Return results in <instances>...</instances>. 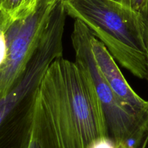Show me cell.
Masks as SVG:
<instances>
[{
    "label": "cell",
    "instance_id": "cell-1",
    "mask_svg": "<svg viewBox=\"0 0 148 148\" xmlns=\"http://www.w3.org/2000/svg\"><path fill=\"white\" fill-rule=\"evenodd\" d=\"M33 116L51 148H89L108 137L102 104L86 68L59 57L43 75Z\"/></svg>",
    "mask_w": 148,
    "mask_h": 148
},
{
    "label": "cell",
    "instance_id": "cell-2",
    "mask_svg": "<svg viewBox=\"0 0 148 148\" xmlns=\"http://www.w3.org/2000/svg\"><path fill=\"white\" fill-rule=\"evenodd\" d=\"M66 14L82 22L114 59L148 81V46L142 13L116 0H62Z\"/></svg>",
    "mask_w": 148,
    "mask_h": 148
},
{
    "label": "cell",
    "instance_id": "cell-3",
    "mask_svg": "<svg viewBox=\"0 0 148 148\" xmlns=\"http://www.w3.org/2000/svg\"><path fill=\"white\" fill-rule=\"evenodd\" d=\"M91 33L85 25L75 20L72 43L75 61L87 69L102 104L108 137L116 148H140L148 132V123L127 108L103 77L92 54Z\"/></svg>",
    "mask_w": 148,
    "mask_h": 148
},
{
    "label": "cell",
    "instance_id": "cell-4",
    "mask_svg": "<svg viewBox=\"0 0 148 148\" xmlns=\"http://www.w3.org/2000/svg\"><path fill=\"white\" fill-rule=\"evenodd\" d=\"M58 1L39 0L33 12L15 20L0 14L6 38L4 60L0 66V99L5 98L21 79L40 45Z\"/></svg>",
    "mask_w": 148,
    "mask_h": 148
},
{
    "label": "cell",
    "instance_id": "cell-5",
    "mask_svg": "<svg viewBox=\"0 0 148 148\" xmlns=\"http://www.w3.org/2000/svg\"><path fill=\"white\" fill-rule=\"evenodd\" d=\"M91 48L95 62L107 83L123 104L148 123V101L132 88L121 73L114 58L105 45L91 34Z\"/></svg>",
    "mask_w": 148,
    "mask_h": 148
},
{
    "label": "cell",
    "instance_id": "cell-6",
    "mask_svg": "<svg viewBox=\"0 0 148 148\" xmlns=\"http://www.w3.org/2000/svg\"><path fill=\"white\" fill-rule=\"evenodd\" d=\"M39 0H0V14L15 20L30 14L37 7Z\"/></svg>",
    "mask_w": 148,
    "mask_h": 148
},
{
    "label": "cell",
    "instance_id": "cell-7",
    "mask_svg": "<svg viewBox=\"0 0 148 148\" xmlns=\"http://www.w3.org/2000/svg\"><path fill=\"white\" fill-rule=\"evenodd\" d=\"M140 12H143L147 7L148 0H116Z\"/></svg>",
    "mask_w": 148,
    "mask_h": 148
},
{
    "label": "cell",
    "instance_id": "cell-8",
    "mask_svg": "<svg viewBox=\"0 0 148 148\" xmlns=\"http://www.w3.org/2000/svg\"><path fill=\"white\" fill-rule=\"evenodd\" d=\"M89 148H116L109 137H102L94 141Z\"/></svg>",
    "mask_w": 148,
    "mask_h": 148
},
{
    "label": "cell",
    "instance_id": "cell-9",
    "mask_svg": "<svg viewBox=\"0 0 148 148\" xmlns=\"http://www.w3.org/2000/svg\"><path fill=\"white\" fill-rule=\"evenodd\" d=\"M141 13H142V15H143V22H144L145 29V36H146V39H147V46H148V1H147V7H146L145 10Z\"/></svg>",
    "mask_w": 148,
    "mask_h": 148
},
{
    "label": "cell",
    "instance_id": "cell-10",
    "mask_svg": "<svg viewBox=\"0 0 148 148\" xmlns=\"http://www.w3.org/2000/svg\"><path fill=\"white\" fill-rule=\"evenodd\" d=\"M140 148H148V132L145 135V137Z\"/></svg>",
    "mask_w": 148,
    "mask_h": 148
},
{
    "label": "cell",
    "instance_id": "cell-11",
    "mask_svg": "<svg viewBox=\"0 0 148 148\" xmlns=\"http://www.w3.org/2000/svg\"><path fill=\"white\" fill-rule=\"evenodd\" d=\"M56 1H59V0H56Z\"/></svg>",
    "mask_w": 148,
    "mask_h": 148
}]
</instances>
